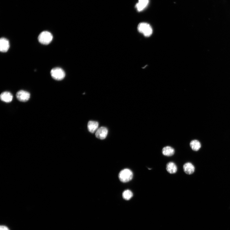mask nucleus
<instances>
[{"instance_id": "423d86ee", "label": "nucleus", "mask_w": 230, "mask_h": 230, "mask_svg": "<svg viewBox=\"0 0 230 230\" xmlns=\"http://www.w3.org/2000/svg\"><path fill=\"white\" fill-rule=\"evenodd\" d=\"M108 130L105 127H101L97 130L95 135L97 138L101 140L105 139L108 134Z\"/></svg>"}, {"instance_id": "6e6552de", "label": "nucleus", "mask_w": 230, "mask_h": 230, "mask_svg": "<svg viewBox=\"0 0 230 230\" xmlns=\"http://www.w3.org/2000/svg\"><path fill=\"white\" fill-rule=\"evenodd\" d=\"M149 0H139L138 3L136 5V8L139 12H141L148 6Z\"/></svg>"}, {"instance_id": "9b49d317", "label": "nucleus", "mask_w": 230, "mask_h": 230, "mask_svg": "<svg viewBox=\"0 0 230 230\" xmlns=\"http://www.w3.org/2000/svg\"><path fill=\"white\" fill-rule=\"evenodd\" d=\"M166 170L169 173L174 174L177 171L178 167L174 163L170 162L167 164Z\"/></svg>"}, {"instance_id": "4468645a", "label": "nucleus", "mask_w": 230, "mask_h": 230, "mask_svg": "<svg viewBox=\"0 0 230 230\" xmlns=\"http://www.w3.org/2000/svg\"><path fill=\"white\" fill-rule=\"evenodd\" d=\"M190 147L194 151H198L201 147V145L200 142L197 140L192 141L190 144Z\"/></svg>"}, {"instance_id": "0eeeda50", "label": "nucleus", "mask_w": 230, "mask_h": 230, "mask_svg": "<svg viewBox=\"0 0 230 230\" xmlns=\"http://www.w3.org/2000/svg\"><path fill=\"white\" fill-rule=\"evenodd\" d=\"M10 47V42L5 38H2L0 39V50L3 52H7Z\"/></svg>"}, {"instance_id": "f03ea898", "label": "nucleus", "mask_w": 230, "mask_h": 230, "mask_svg": "<svg viewBox=\"0 0 230 230\" xmlns=\"http://www.w3.org/2000/svg\"><path fill=\"white\" fill-rule=\"evenodd\" d=\"M133 173L129 169H125L122 170L119 174V178L121 182L127 183L130 182L133 178Z\"/></svg>"}, {"instance_id": "2eb2a0df", "label": "nucleus", "mask_w": 230, "mask_h": 230, "mask_svg": "<svg viewBox=\"0 0 230 230\" xmlns=\"http://www.w3.org/2000/svg\"><path fill=\"white\" fill-rule=\"evenodd\" d=\"M133 196V193L130 190H126L122 193L123 198L127 201L130 200Z\"/></svg>"}, {"instance_id": "1a4fd4ad", "label": "nucleus", "mask_w": 230, "mask_h": 230, "mask_svg": "<svg viewBox=\"0 0 230 230\" xmlns=\"http://www.w3.org/2000/svg\"><path fill=\"white\" fill-rule=\"evenodd\" d=\"M0 98L1 100L6 103L11 102L13 99V96L10 92L8 91L4 92L1 94Z\"/></svg>"}, {"instance_id": "ddd939ff", "label": "nucleus", "mask_w": 230, "mask_h": 230, "mask_svg": "<svg viewBox=\"0 0 230 230\" xmlns=\"http://www.w3.org/2000/svg\"><path fill=\"white\" fill-rule=\"evenodd\" d=\"M98 126L99 123L97 122L90 121L88 123V129L91 133H94L98 129Z\"/></svg>"}, {"instance_id": "39448f33", "label": "nucleus", "mask_w": 230, "mask_h": 230, "mask_svg": "<svg viewBox=\"0 0 230 230\" xmlns=\"http://www.w3.org/2000/svg\"><path fill=\"white\" fill-rule=\"evenodd\" d=\"M16 97L18 100L22 102L28 101L30 98L29 93L24 90H20L17 93Z\"/></svg>"}, {"instance_id": "f257e3e1", "label": "nucleus", "mask_w": 230, "mask_h": 230, "mask_svg": "<svg viewBox=\"0 0 230 230\" xmlns=\"http://www.w3.org/2000/svg\"><path fill=\"white\" fill-rule=\"evenodd\" d=\"M138 29L140 33L142 34L146 37L151 36L153 32L151 25L146 23H140L138 26Z\"/></svg>"}, {"instance_id": "dca6fc26", "label": "nucleus", "mask_w": 230, "mask_h": 230, "mask_svg": "<svg viewBox=\"0 0 230 230\" xmlns=\"http://www.w3.org/2000/svg\"><path fill=\"white\" fill-rule=\"evenodd\" d=\"M0 230H10L7 227L5 226H1Z\"/></svg>"}, {"instance_id": "9d476101", "label": "nucleus", "mask_w": 230, "mask_h": 230, "mask_svg": "<svg viewBox=\"0 0 230 230\" xmlns=\"http://www.w3.org/2000/svg\"><path fill=\"white\" fill-rule=\"evenodd\" d=\"M183 169L186 174L191 175L194 172L195 167L192 163L187 162L184 165Z\"/></svg>"}, {"instance_id": "20e7f679", "label": "nucleus", "mask_w": 230, "mask_h": 230, "mask_svg": "<svg viewBox=\"0 0 230 230\" xmlns=\"http://www.w3.org/2000/svg\"><path fill=\"white\" fill-rule=\"evenodd\" d=\"M52 77L57 80H61L63 79L65 76L64 71L60 68H55L52 69L51 72Z\"/></svg>"}, {"instance_id": "7ed1b4c3", "label": "nucleus", "mask_w": 230, "mask_h": 230, "mask_svg": "<svg viewBox=\"0 0 230 230\" xmlns=\"http://www.w3.org/2000/svg\"><path fill=\"white\" fill-rule=\"evenodd\" d=\"M53 36L52 34L47 31H44L39 34L38 37L39 42L43 45H47L52 41Z\"/></svg>"}, {"instance_id": "f8f14e48", "label": "nucleus", "mask_w": 230, "mask_h": 230, "mask_svg": "<svg viewBox=\"0 0 230 230\" xmlns=\"http://www.w3.org/2000/svg\"><path fill=\"white\" fill-rule=\"evenodd\" d=\"M175 152L174 149L170 146L164 147L162 150V153L163 155L168 157L173 156Z\"/></svg>"}]
</instances>
